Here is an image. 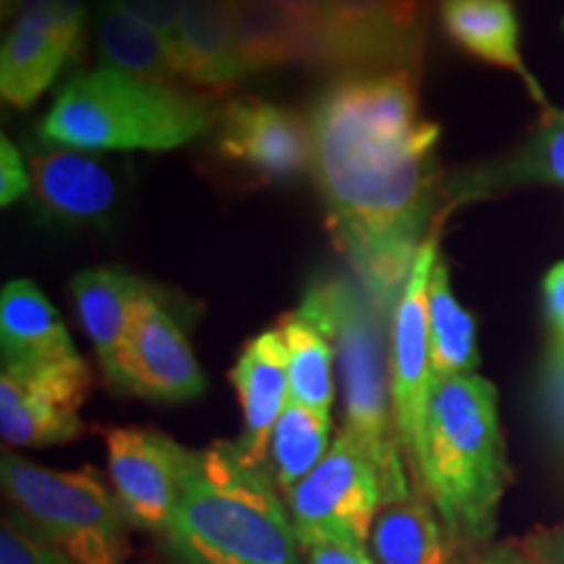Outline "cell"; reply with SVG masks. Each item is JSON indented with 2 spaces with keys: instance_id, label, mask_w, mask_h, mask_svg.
Wrapping results in <instances>:
<instances>
[{
  "instance_id": "cell-1",
  "label": "cell",
  "mask_w": 564,
  "mask_h": 564,
  "mask_svg": "<svg viewBox=\"0 0 564 564\" xmlns=\"http://www.w3.org/2000/svg\"><path fill=\"white\" fill-rule=\"evenodd\" d=\"M314 178L352 278L394 308L440 196V126L419 112V74H348L312 110Z\"/></svg>"
},
{
  "instance_id": "cell-2",
  "label": "cell",
  "mask_w": 564,
  "mask_h": 564,
  "mask_svg": "<svg viewBox=\"0 0 564 564\" xmlns=\"http://www.w3.org/2000/svg\"><path fill=\"white\" fill-rule=\"evenodd\" d=\"M162 546L173 564H301V541L264 465L238 444L194 453Z\"/></svg>"
},
{
  "instance_id": "cell-3",
  "label": "cell",
  "mask_w": 564,
  "mask_h": 564,
  "mask_svg": "<svg viewBox=\"0 0 564 564\" xmlns=\"http://www.w3.org/2000/svg\"><path fill=\"white\" fill-rule=\"evenodd\" d=\"M510 478L494 384L478 373L434 382L413 484L453 544L486 549Z\"/></svg>"
},
{
  "instance_id": "cell-4",
  "label": "cell",
  "mask_w": 564,
  "mask_h": 564,
  "mask_svg": "<svg viewBox=\"0 0 564 564\" xmlns=\"http://www.w3.org/2000/svg\"><path fill=\"white\" fill-rule=\"evenodd\" d=\"M299 312L333 340L345 390V432L382 476L384 499L419 489L405 470L392 408L390 322L387 308L356 278H333L306 293Z\"/></svg>"
},
{
  "instance_id": "cell-5",
  "label": "cell",
  "mask_w": 564,
  "mask_h": 564,
  "mask_svg": "<svg viewBox=\"0 0 564 564\" xmlns=\"http://www.w3.org/2000/svg\"><path fill=\"white\" fill-rule=\"evenodd\" d=\"M212 126L215 112L196 91L102 66L63 84L37 133L45 144L82 152H165L204 137Z\"/></svg>"
},
{
  "instance_id": "cell-6",
  "label": "cell",
  "mask_w": 564,
  "mask_h": 564,
  "mask_svg": "<svg viewBox=\"0 0 564 564\" xmlns=\"http://www.w3.org/2000/svg\"><path fill=\"white\" fill-rule=\"evenodd\" d=\"M0 481L13 510L30 518L74 564H123L129 520L95 470H51L6 453Z\"/></svg>"
},
{
  "instance_id": "cell-7",
  "label": "cell",
  "mask_w": 564,
  "mask_h": 564,
  "mask_svg": "<svg viewBox=\"0 0 564 564\" xmlns=\"http://www.w3.org/2000/svg\"><path fill=\"white\" fill-rule=\"evenodd\" d=\"M314 66L340 74L413 70L426 51V0H322Z\"/></svg>"
},
{
  "instance_id": "cell-8",
  "label": "cell",
  "mask_w": 564,
  "mask_h": 564,
  "mask_svg": "<svg viewBox=\"0 0 564 564\" xmlns=\"http://www.w3.org/2000/svg\"><path fill=\"white\" fill-rule=\"evenodd\" d=\"M212 162L236 188H264L314 173L312 118L259 97H236L215 112Z\"/></svg>"
},
{
  "instance_id": "cell-9",
  "label": "cell",
  "mask_w": 564,
  "mask_h": 564,
  "mask_svg": "<svg viewBox=\"0 0 564 564\" xmlns=\"http://www.w3.org/2000/svg\"><path fill=\"white\" fill-rule=\"evenodd\" d=\"M301 544L324 535L369 544L373 518L384 502L377 465L352 436L340 432L329 453L285 497Z\"/></svg>"
},
{
  "instance_id": "cell-10",
  "label": "cell",
  "mask_w": 564,
  "mask_h": 564,
  "mask_svg": "<svg viewBox=\"0 0 564 564\" xmlns=\"http://www.w3.org/2000/svg\"><path fill=\"white\" fill-rule=\"evenodd\" d=\"M436 259H440V220H434L419 257H415L413 272L394 303L390 322L394 426H398L400 447H403L411 478L421 457L429 398L434 390L426 285Z\"/></svg>"
},
{
  "instance_id": "cell-11",
  "label": "cell",
  "mask_w": 564,
  "mask_h": 564,
  "mask_svg": "<svg viewBox=\"0 0 564 564\" xmlns=\"http://www.w3.org/2000/svg\"><path fill=\"white\" fill-rule=\"evenodd\" d=\"M91 373L82 356L53 364L3 366L0 373V434L11 447H51L82 436L79 408Z\"/></svg>"
},
{
  "instance_id": "cell-12",
  "label": "cell",
  "mask_w": 564,
  "mask_h": 564,
  "mask_svg": "<svg viewBox=\"0 0 564 564\" xmlns=\"http://www.w3.org/2000/svg\"><path fill=\"white\" fill-rule=\"evenodd\" d=\"M30 202L40 220L63 230H110L126 204V175L97 152L47 147L30 154Z\"/></svg>"
},
{
  "instance_id": "cell-13",
  "label": "cell",
  "mask_w": 564,
  "mask_h": 564,
  "mask_svg": "<svg viewBox=\"0 0 564 564\" xmlns=\"http://www.w3.org/2000/svg\"><path fill=\"white\" fill-rule=\"evenodd\" d=\"M108 470L116 499L131 525L162 533L178 507L194 449L154 429H108Z\"/></svg>"
},
{
  "instance_id": "cell-14",
  "label": "cell",
  "mask_w": 564,
  "mask_h": 564,
  "mask_svg": "<svg viewBox=\"0 0 564 564\" xmlns=\"http://www.w3.org/2000/svg\"><path fill=\"white\" fill-rule=\"evenodd\" d=\"M204 373L194 358L192 343L160 288H150L133 314L129 340L121 356L118 390L160 403H188L204 392Z\"/></svg>"
},
{
  "instance_id": "cell-15",
  "label": "cell",
  "mask_w": 564,
  "mask_h": 564,
  "mask_svg": "<svg viewBox=\"0 0 564 564\" xmlns=\"http://www.w3.org/2000/svg\"><path fill=\"white\" fill-rule=\"evenodd\" d=\"M230 382L236 387L243 411V434L238 447L246 460L264 465L270 455L274 423L291 400L288 350L280 329H267L246 343L230 371Z\"/></svg>"
},
{
  "instance_id": "cell-16",
  "label": "cell",
  "mask_w": 564,
  "mask_h": 564,
  "mask_svg": "<svg viewBox=\"0 0 564 564\" xmlns=\"http://www.w3.org/2000/svg\"><path fill=\"white\" fill-rule=\"evenodd\" d=\"M173 47L183 87L196 95H223L246 76L238 58L232 0H186Z\"/></svg>"
},
{
  "instance_id": "cell-17",
  "label": "cell",
  "mask_w": 564,
  "mask_h": 564,
  "mask_svg": "<svg viewBox=\"0 0 564 564\" xmlns=\"http://www.w3.org/2000/svg\"><path fill=\"white\" fill-rule=\"evenodd\" d=\"M150 288L152 282L112 267L84 270L70 282L82 329L95 345L105 379L116 390L121 384V356L133 314Z\"/></svg>"
},
{
  "instance_id": "cell-18",
  "label": "cell",
  "mask_w": 564,
  "mask_h": 564,
  "mask_svg": "<svg viewBox=\"0 0 564 564\" xmlns=\"http://www.w3.org/2000/svg\"><path fill=\"white\" fill-rule=\"evenodd\" d=\"M0 345L3 366L53 364L79 356L66 324L45 293L30 280H13L0 295Z\"/></svg>"
},
{
  "instance_id": "cell-19",
  "label": "cell",
  "mask_w": 564,
  "mask_h": 564,
  "mask_svg": "<svg viewBox=\"0 0 564 564\" xmlns=\"http://www.w3.org/2000/svg\"><path fill=\"white\" fill-rule=\"evenodd\" d=\"M442 30L457 47L491 66L514 70L544 102L539 84L520 55V26L507 0H440Z\"/></svg>"
},
{
  "instance_id": "cell-20",
  "label": "cell",
  "mask_w": 564,
  "mask_h": 564,
  "mask_svg": "<svg viewBox=\"0 0 564 564\" xmlns=\"http://www.w3.org/2000/svg\"><path fill=\"white\" fill-rule=\"evenodd\" d=\"M76 55L79 53L42 21L13 17L0 51V95L6 105L32 108Z\"/></svg>"
},
{
  "instance_id": "cell-21",
  "label": "cell",
  "mask_w": 564,
  "mask_h": 564,
  "mask_svg": "<svg viewBox=\"0 0 564 564\" xmlns=\"http://www.w3.org/2000/svg\"><path fill=\"white\" fill-rule=\"evenodd\" d=\"M369 544L379 564H453V541L421 489L384 499Z\"/></svg>"
},
{
  "instance_id": "cell-22",
  "label": "cell",
  "mask_w": 564,
  "mask_h": 564,
  "mask_svg": "<svg viewBox=\"0 0 564 564\" xmlns=\"http://www.w3.org/2000/svg\"><path fill=\"white\" fill-rule=\"evenodd\" d=\"M525 183H549L564 186V112H546L523 147H518L510 158L494 165L468 171L447 186V196L455 202L489 196L499 188L525 186Z\"/></svg>"
},
{
  "instance_id": "cell-23",
  "label": "cell",
  "mask_w": 564,
  "mask_h": 564,
  "mask_svg": "<svg viewBox=\"0 0 564 564\" xmlns=\"http://www.w3.org/2000/svg\"><path fill=\"white\" fill-rule=\"evenodd\" d=\"M91 24H95L97 53L105 68H116L152 84L186 89L178 74L175 47L165 34L108 3H97Z\"/></svg>"
},
{
  "instance_id": "cell-24",
  "label": "cell",
  "mask_w": 564,
  "mask_h": 564,
  "mask_svg": "<svg viewBox=\"0 0 564 564\" xmlns=\"http://www.w3.org/2000/svg\"><path fill=\"white\" fill-rule=\"evenodd\" d=\"M232 24L246 76L293 63L312 66L308 34L274 0H232Z\"/></svg>"
},
{
  "instance_id": "cell-25",
  "label": "cell",
  "mask_w": 564,
  "mask_h": 564,
  "mask_svg": "<svg viewBox=\"0 0 564 564\" xmlns=\"http://www.w3.org/2000/svg\"><path fill=\"white\" fill-rule=\"evenodd\" d=\"M426 314L429 337H432L434 382L460 377V373H476V322L457 301L453 285H449V270L442 259H436L432 274H429Z\"/></svg>"
},
{
  "instance_id": "cell-26",
  "label": "cell",
  "mask_w": 564,
  "mask_h": 564,
  "mask_svg": "<svg viewBox=\"0 0 564 564\" xmlns=\"http://www.w3.org/2000/svg\"><path fill=\"white\" fill-rule=\"evenodd\" d=\"M278 329L288 350L291 400L329 415L335 400L333 340L301 312L282 316Z\"/></svg>"
},
{
  "instance_id": "cell-27",
  "label": "cell",
  "mask_w": 564,
  "mask_h": 564,
  "mask_svg": "<svg viewBox=\"0 0 564 564\" xmlns=\"http://www.w3.org/2000/svg\"><path fill=\"white\" fill-rule=\"evenodd\" d=\"M329 415L314 408L288 400L285 411L274 423L270 440V476L280 494H291L306 478L322 457L329 453Z\"/></svg>"
},
{
  "instance_id": "cell-28",
  "label": "cell",
  "mask_w": 564,
  "mask_h": 564,
  "mask_svg": "<svg viewBox=\"0 0 564 564\" xmlns=\"http://www.w3.org/2000/svg\"><path fill=\"white\" fill-rule=\"evenodd\" d=\"M0 564H74L30 518L6 512L0 523Z\"/></svg>"
},
{
  "instance_id": "cell-29",
  "label": "cell",
  "mask_w": 564,
  "mask_h": 564,
  "mask_svg": "<svg viewBox=\"0 0 564 564\" xmlns=\"http://www.w3.org/2000/svg\"><path fill=\"white\" fill-rule=\"evenodd\" d=\"M6 17L37 19L55 34H61L76 53H82L84 30H87L84 0H13Z\"/></svg>"
},
{
  "instance_id": "cell-30",
  "label": "cell",
  "mask_w": 564,
  "mask_h": 564,
  "mask_svg": "<svg viewBox=\"0 0 564 564\" xmlns=\"http://www.w3.org/2000/svg\"><path fill=\"white\" fill-rule=\"evenodd\" d=\"M539 400L549 434L554 436L556 447L564 455V343L560 340H554L546 352L544 369H541Z\"/></svg>"
},
{
  "instance_id": "cell-31",
  "label": "cell",
  "mask_w": 564,
  "mask_h": 564,
  "mask_svg": "<svg viewBox=\"0 0 564 564\" xmlns=\"http://www.w3.org/2000/svg\"><path fill=\"white\" fill-rule=\"evenodd\" d=\"M100 3H108L112 9L126 11L129 17L144 21L147 26H152V30L165 34L173 42L186 0H100Z\"/></svg>"
},
{
  "instance_id": "cell-32",
  "label": "cell",
  "mask_w": 564,
  "mask_h": 564,
  "mask_svg": "<svg viewBox=\"0 0 564 564\" xmlns=\"http://www.w3.org/2000/svg\"><path fill=\"white\" fill-rule=\"evenodd\" d=\"M301 549L306 554V564H379L377 556L366 552V544L335 535L306 541Z\"/></svg>"
},
{
  "instance_id": "cell-33",
  "label": "cell",
  "mask_w": 564,
  "mask_h": 564,
  "mask_svg": "<svg viewBox=\"0 0 564 564\" xmlns=\"http://www.w3.org/2000/svg\"><path fill=\"white\" fill-rule=\"evenodd\" d=\"M32 173L26 171L24 158L9 139L0 141V204L11 207L21 196L30 194Z\"/></svg>"
},
{
  "instance_id": "cell-34",
  "label": "cell",
  "mask_w": 564,
  "mask_h": 564,
  "mask_svg": "<svg viewBox=\"0 0 564 564\" xmlns=\"http://www.w3.org/2000/svg\"><path fill=\"white\" fill-rule=\"evenodd\" d=\"M520 549L533 564H564V523L528 535Z\"/></svg>"
},
{
  "instance_id": "cell-35",
  "label": "cell",
  "mask_w": 564,
  "mask_h": 564,
  "mask_svg": "<svg viewBox=\"0 0 564 564\" xmlns=\"http://www.w3.org/2000/svg\"><path fill=\"white\" fill-rule=\"evenodd\" d=\"M544 308L554 329V340L564 343V262L554 264L544 278Z\"/></svg>"
},
{
  "instance_id": "cell-36",
  "label": "cell",
  "mask_w": 564,
  "mask_h": 564,
  "mask_svg": "<svg viewBox=\"0 0 564 564\" xmlns=\"http://www.w3.org/2000/svg\"><path fill=\"white\" fill-rule=\"evenodd\" d=\"M282 11H288L291 17L303 26V32L308 34V42H312V66H314V47H316V34H319L322 26V13L324 3L322 0H274Z\"/></svg>"
},
{
  "instance_id": "cell-37",
  "label": "cell",
  "mask_w": 564,
  "mask_h": 564,
  "mask_svg": "<svg viewBox=\"0 0 564 564\" xmlns=\"http://www.w3.org/2000/svg\"><path fill=\"white\" fill-rule=\"evenodd\" d=\"M463 564H533L520 546H489Z\"/></svg>"
},
{
  "instance_id": "cell-38",
  "label": "cell",
  "mask_w": 564,
  "mask_h": 564,
  "mask_svg": "<svg viewBox=\"0 0 564 564\" xmlns=\"http://www.w3.org/2000/svg\"><path fill=\"white\" fill-rule=\"evenodd\" d=\"M0 3H3V17H6V13H9V9H11L13 0H0Z\"/></svg>"
}]
</instances>
